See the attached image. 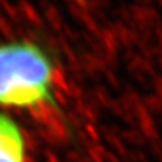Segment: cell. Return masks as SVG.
<instances>
[{
    "label": "cell",
    "instance_id": "1",
    "mask_svg": "<svg viewBox=\"0 0 162 162\" xmlns=\"http://www.w3.org/2000/svg\"><path fill=\"white\" fill-rule=\"evenodd\" d=\"M54 61L32 41L0 44V105L15 109L56 106Z\"/></svg>",
    "mask_w": 162,
    "mask_h": 162
},
{
    "label": "cell",
    "instance_id": "2",
    "mask_svg": "<svg viewBox=\"0 0 162 162\" xmlns=\"http://www.w3.org/2000/svg\"><path fill=\"white\" fill-rule=\"evenodd\" d=\"M26 139L17 123L0 112V162H26Z\"/></svg>",
    "mask_w": 162,
    "mask_h": 162
}]
</instances>
